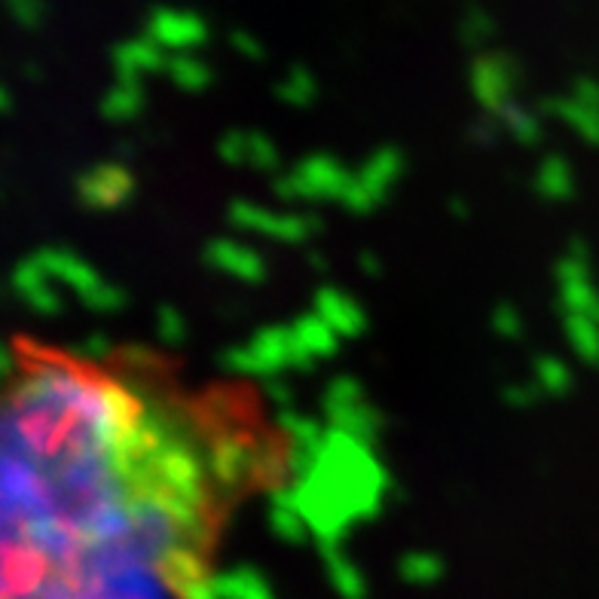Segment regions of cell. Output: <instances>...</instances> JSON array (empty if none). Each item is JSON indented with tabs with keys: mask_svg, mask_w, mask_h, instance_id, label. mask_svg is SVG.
<instances>
[{
	"mask_svg": "<svg viewBox=\"0 0 599 599\" xmlns=\"http://www.w3.org/2000/svg\"><path fill=\"white\" fill-rule=\"evenodd\" d=\"M291 465L251 380L22 345L0 373V599H199Z\"/></svg>",
	"mask_w": 599,
	"mask_h": 599,
	"instance_id": "obj_1",
	"label": "cell"
}]
</instances>
